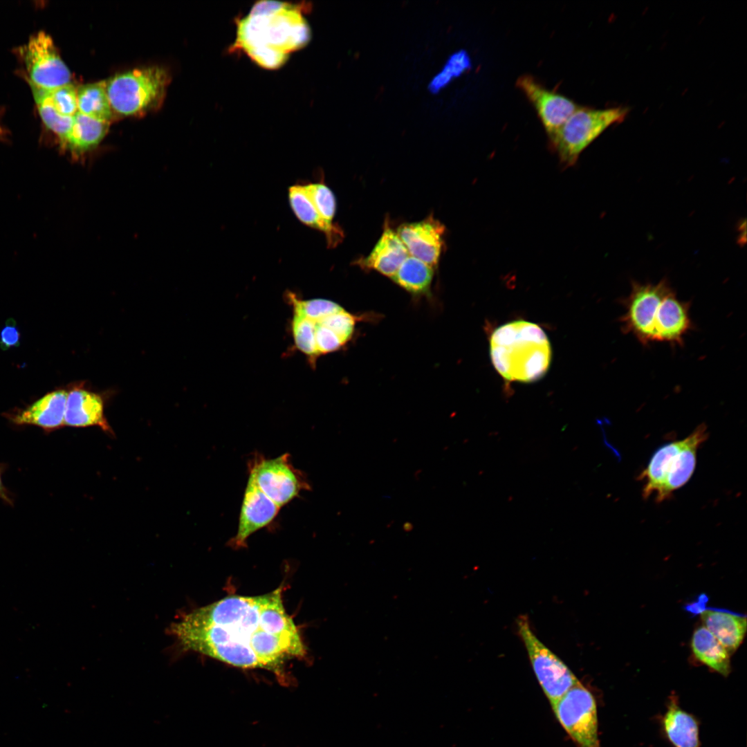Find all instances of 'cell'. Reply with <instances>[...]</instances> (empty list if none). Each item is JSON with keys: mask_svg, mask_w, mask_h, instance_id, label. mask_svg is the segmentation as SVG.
I'll list each match as a JSON object with an SVG mask.
<instances>
[{"mask_svg": "<svg viewBox=\"0 0 747 747\" xmlns=\"http://www.w3.org/2000/svg\"><path fill=\"white\" fill-rule=\"evenodd\" d=\"M708 436L707 426L702 423L686 438L659 448L639 475L644 483L643 497L654 495L657 501H663L684 486L694 470L697 450Z\"/></svg>", "mask_w": 747, "mask_h": 747, "instance_id": "cell-4", "label": "cell"}, {"mask_svg": "<svg viewBox=\"0 0 747 747\" xmlns=\"http://www.w3.org/2000/svg\"><path fill=\"white\" fill-rule=\"evenodd\" d=\"M452 80L446 73L440 71L430 82L428 88L432 93H437L447 86Z\"/></svg>", "mask_w": 747, "mask_h": 747, "instance_id": "cell-35", "label": "cell"}, {"mask_svg": "<svg viewBox=\"0 0 747 747\" xmlns=\"http://www.w3.org/2000/svg\"><path fill=\"white\" fill-rule=\"evenodd\" d=\"M23 55L29 83L46 90L71 83L70 71L45 32L39 31L29 39Z\"/></svg>", "mask_w": 747, "mask_h": 747, "instance_id": "cell-11", "label": "cell"}, {"mask_svg": "<svg viewBox=\"0 0 747 747\" xmlns=\"http://www.w3.org/2000/svg\"><path fill=\"white\" fill-rule=\"evenodd\" d=\"M629 295L621 300L625 313L620 317L621 330L633 334L643 344L652 342L653 322L658 307L663 298L672 290L663 278L656 284H641L632 281Z\"/></svg>", "mask_w": 747, "mask_h": 747, "instance_id": "cell-10", "label": "cell"}, {"mask_svg": "<svg viewBox=\"0 0 747 747\" xmlns=\"http://www.w3.org/2000/svg\"><path fill=\"white\" fill-rule=\"evenodd\" d=\"M444 232V225L430 216L421 221L402 224L396 233L409 255L434 268L441 253Z\"/></svg>", "mask_w": 747, "mask_h": 747, "instance_id": "cell-14", "label": "cell"}, {"mask_svg": "<svg viewBox=\"0 0 747 747\" xmlns=\"http://www.w3.org/2000/svg\"><path fill=\"white\" fill-rule=\"evenodd\" d=\"M516 86L535 108L548 137L580 107L570 98L548 89L531 75H521Z\"/></svg>", "mask_w": 747, "mask_h": 747, "instance_id": "cell-12", "label": "cell"}, {"mask_svg": "<svg viewBox=\"0 0 747 747\" xmlns=\"http://www.w3.org/2000/svg\"><path fill=\"white\" fill-rule=\"evenodd\" d=\"M661 725L664 736L674 747H700L698 721L680 707L675 694L669 698Z\"/></svg>", "mask_w": 747, "mask_h": 747, "instance_id": "cell-18", "label": "cell"}, {"mask_svg": "<svg viewBox=\"0 0 747 747\" xmlns=\"http://www.w3.org/2000/svg\"><path fill=\"white\" fill-rule=\"evenodd\" d=\"M290 205L297 218L306 225L323 232L329 246H335L343 238L340 228L329 224L319 215L308 196L303 184L292 185L288 189Z\"/></svg>", "mask_w": 747, "mask_h": 747, "instance_id": "cell-21", "label": "cell"}, {"mask_svg": "<svg viewBox=\"0 0 747 747\" xmlns=\"http://www.w3.org/2000/svg\"><path fill=\"white\" fill-rule=\"evenodd\" d=\"M77 88L69 83L51 90L44 89V91L57 111L64 116H73L77 112Z\"/></svg>", "mask_w": 747, "mask_h": 747, "instance_id": "cell-30", "label": "cell"}, {"mask_svg": "<svg viewBox=\"0 0 747 747\" xmlns=\"http://www.w3.org/2000/svg\"><path fill=\"white\" fill-rule=\"evenodd\" d=\"M249 477L279 508L297 497L311 486L304 474L292 464L290 454L274 459L255 454L248 464Z\"/></svg>", "mask_w": 747, "mask_h": 747, "instance_id": "cell-8", "label": "cell"}, {"mask_svg": "<svg viewBox=\"0 0 747 747\" xmlns=\"http://www.w3.org/2000/svg\"><path fill=\"white\" fill-rule=\"evenodd\" d=\"M1 133H2V129H1V128L0 127V135L1 134Z\"/></svg>", "mask_w": 747, "mask_h": 747, "instance_id": "cell-37", "label": "cell"}, {"mask_svg": "<svg viewBox=\"0 0 747 747\" xmlns=\"http://www.w3.org/2000/svg\"><path fill=\"white\" fill-rule=\"evenodd\" d=\"M433 268L409 255L391 277L395 283L414 294L425 293L430 288Z\"/></svg>", "mask_w": 747, "mask_h": 747, "instance_id": "cell-25", "label": "cell"}, {"mask_svg": "<svg viewBox=\"0 0 747 747\" xmlns=\"http://www.w3.org/2000/svg\"><path fill=\"white\" fill-rule=\"evenodd\" d=\"M629 109H594L580 107L553 134L549 144L565 166L573 165L581 152L610 126L622 122Z\"/></svg>", "mask_w": 747, "mask_h": 747, "instance_id": "cell-5", "label": "cell"}, {"mask_svg": "<svg viewBox=\"0 0 747 747\" xmlns=\"http://www.w3.org/2000/svg\"><path fill=\"white\" fill-rule=\"evenodd\" d=\"M303 185L320 217L327 223L333 224L336 201L332 191L322 182L308 183Z\"/></svg>", "mask_w": 747, "mask_h": 747, "instance_id": "cell-28", "label": "cell"}, {"mask_svg": "<svg viewBox=\"0 0 747 747\" xmlns=\"http://www.w3.org/2000/svg\"><path fill=\"white\" fill-rule=\"evenodd\" d=\"M109 122L100 121L77 112L66 145V149L80 156L95 148L107 134Z\"/></svg>", "mask_w": 747, "mask_h": 747, "instance_id": "cell-22", "label": "cell"}, {"mask_svg": "<svg viewBox=\"0 0 747 747\" xmlns=\"http://www.w3.org/2000/svg\"><path fill=\"white\" fill-rule=\"evenodd\" d=\"M0 498L8 503H11L10 497L8 496V493L3 485L1 480V469L0 468Z\"/></svg>", "mask_w": 747, "mask_h": 747, "instance_id": "cell-36", "label": "cell"}, {"mask_svg": "<svg viewBox=\"0 0 747 747\" xmlns=\"http://www.w3.org/2000/svg\"><path fill=\"white\" fill-rule=\"evenodd\" d=\"M291 327L297 348L308 356L311 360H314L318 356L315 339V322L293 314Z\"/></svg>", "mask_w": 747, "mask_h": 747, "instance_id": "cell-29", "label": "cell"}, {"mask_svg": "<svg viewBox=\"0 0 747 747\" xmlns=\"http://www.w3.org/2000/svg\"><path fill=\"white\" fill-rule=\"evenodd\" d=\"M315 323V339L318 356L336 351L344 344L331 330L318 322Z\"/></svg>", "mask_w": 747, "mask_h": 747, "instance_id": "cell-32", "label": "cell"}, {"mask_svg": "<svg viewBox=\"0 0 747 747\" xmlns=\"http://www.w3.org/2000/svg\"><path fill=\"white\" fill-rule=\"evenodd\" d=\"M286 299L293 306V314L318 322L343 308L337 303L324 299L302 300L295 293L288 291Z\"/></svg>", "mask_w": 747, "mask_h": 747, "instance_id": "cell-27", "label": "cell"}, {"mask_svg": "<svg viewBox=\"0 0 747 747\" xmlns=\"http://www.w3.org/2000/svg\"><path fill=\"white\" fill-rule=\"evenodd\" d=\"M30 85L43 122L48 129L57 135L61 144L64 147L72 127L73 116L59 113L50 104L43 89L30 83Z\"/></svg>", "mask_w": 747, "mask_h": 747, "instance_id": "cell-26", "label": "cell"}, {"mask_svg": "<svg viewBox=\"0 0 747 747\" xmlns=\"http://www.w3.org/2000/svg\"><path fill=\"white\" fill-rule=\"evenodd\" d=\"M701 619L704 627L730 653L741 645L746 631L745 616L720 610H703Z\"/></svg>", "mask_w": 747, "mask_h": 747, "instance_id": "cell-20", "label": "cell"}, {"mask_svg": "<svg viewBox=\"0 0 747 747\" xmlns=\"http://www.w3.org/2000/svg\"><path fill=\"white\" fill-rule=\"evenodd\" d=\"M306 6L262 1L237 22L232 50H242L258 66L277 69L290 55L306 45L311 29L304 17Z\"/></svg>", "mask_w": 747, "mask_h": 747, "instance_id": "cell-2", "label": "cell"}, {"mask_svg": "<svg viewBox=\"0 0 747 747\" xmlns=\"http://www.w3.org/2000/svg\"><path fill=\"white\" fill-rule=\"evenodd\" d=\"M68 391L58 389L50 391L23 409L6 414L16 425H32L45 430H54L64 425Z\"/></svg>", "mask_w": 747, "mask_h": 747, "instance_id": "cell-17", "label": "cell"}, {"mask_svg": "<svg viewBox=\"0 0 747 747\" xmlns=\"http://www.w3.org/2000/svg\"><path fill=\"white\" fill-rule=\"evenodd\" d=\"M77 111L95 120L109 122L113 113L106 84H86L77 90Z\"/></svg>", "mask_w": 747, "mask_h": 747, "instance_id": "cell-24", "label": "cell"}, {"mask_svg": "<svg viewBox=\"0 0 747 747\" xmlns=\"http://www.w3.org/2000/svg\"><path fill=\"white\" fill-rule=\"evenodd\" d=\"M167 82L164 68L149 66L118 74L105 84L112 109L130 116L155 105L165 93Z\"/></svg>", "mask_w": 747, "mask_h": 747, "instance_id": "cell-6", "label": "cell"}, {"mask_svg": "<svg viewBox=\"0 0 747 747\" xmlns=\"http://www.w3.org/2000/svg\"><path fill=\"white\" fill-rule=\"evenodd\" d=\"M560 723L578 747H599L594 697L580 681L552 706Z\"/></svg>", "mask_w": 747, "mask_h": 747, "instance_id": "cell-9", "label": "cell"}, {"mask_svg": "<svg viewBox=\"0 0 747 747\" xmlns=\"http://www.w3.org/2000/svg\"><path fill=\"white\" fill-rule=\"evenodd\" d=\"M169 631L182 649L241 668L279 673L287 661L306 654L282 587L261 596L225 597L182 616Z\"/></svg>", "mask_w": 747, "mask_h": 747, "instance_id": "cell-1", "label": "cell"}, {"mask_svg": "<svg viewBox=\"0 0 747 747\" xmlns=\"http://www.w3.org/2000/svg\"><path fill=\"white\" fill-rule=\"evenodd\" d=\"M492 364L511 382H529L542 378L551 360L548 339L536 324L513 321L496 329L490 340Z\"/></svg>", "mask_w": 747, "mask_h": 747, "instance_id": "cell-3", "label": "cell"}, {"mask_svg": "<svg viewBox=\"0 0 747 747\" xmlns=\"http://www.w3.org/2000/svg\"><path fill=\"white\" fill-rule=\"evenodd\" d=\"M315 322L331 330L344 344L351 338L354 331V317L344 309Z\"/></svg>", "mask_w": 747, "mask_h": 747, "instance_id": "cell-31", "label": "cell"}, {"mask_svg": "<svg viewBox=\"0 0 747 747\" xmlns=\"http://www.w3.org/2000/svg\"><path fill=\"white\" fill-rule=\"evenodd\" d=\"M20 344V333L12 319L6 321L5 326L0 332V347L3 350L18 347Z\"/></svg>", "mask_w": 747, "mask_h": 747, "instance_id": "cell-34", "label": "cell"}, {"mask_svg": "<svg viewBox=\"0 0 747 747\" xmlns=\"http://www.w3.org/2000/svg\"><path fill=\"white\" fill-rule=\"evenodd\" d=\"M64 425L75 427L97 426L112 433L104 414V398L91 391L82 383L72 386L68 391Z\"/></svg>", "mask_w": 747, "mask_h": 747, "instance_id": "cell-16", "label": "cell"}, {"mask_svg": "<svg viewBox=\"0 0 747 747\" xmlns=\"http://www.w3.org/2000/svg\"><path fill=\"white\" fill-rule=\"evenodd\" d=\"M279 509L248 477L239 514L238 529L229 544L234 548L244 547L248 537L269 525L277 517Z\"/></svg>", "mask_w": 747, "mask_h": 747, "instance_id": "cell-13", "label": "cell"}, {"mask_svg": "<svg viewBox=\"0 0 747 747\" xmlns=\"http://www.w3.org/2000/svg\"><path fill=\"white\" fill-rule=\"evenodd\" d=\"M692 650L696 659L710 669L724 676L730 674V654L704 626L694 630Z\"/></svg>", "mask_w": 747, "mask_h": 747, "instance_id": "cell-23", "label": "cell"}, {"mask_svg": "<svg viewBox=\"0 0 747 747\" xmlns=\"http://www.w3.org/2000/svg\"><path fill=\"white\" fill-rule=\"evenodd\" d=\"M516 625L535 676L553 706L579 681L562 660L539 640L526 615L519 616Z\"/></svg>", "mask_w": 747, "mask_h": 747, "instance_id": "cell-7", "label": "cell"}, {"mask_svg": "<svg viewBox=\"0 0 747 747\" xmlns=\"http://www.w3.org/2000/svg\"><path fill=\"white\" fill-rule=\"evenodd\" d=\"M470 67L471 60L468 53L465 50H461L450 56L442 71L453 78L459 77Z\"/></svg>", "mask_w": 747, "mask_h": 747, "instance_id": "cell-33", "label": "cell"}, {"mask_svg": "<svg viewBox=\"0 0 747 747\" xmlns=\"http://www.w3.org/2000/svg\"><path fill=\"white\" fill-rule=\"evenodd\" d=\"M409 256V252L398 234L387 226L368 256L358 264L364 268L375 270L391 277Z\"/></svg>", "mask_w": 747, "mask_h": 747, "instance_id": "cell-19", "label": "cell"}, {"mask_svg": "<svg viewBox=\"0 0 747 747\" xmlns=\"http://www.w3.org/2000/svg\"><path fill=\"white\" fill-rule=\"evenodd\" d=\"M690 302H683L671 290L662 300L653 322L652 342L683 344V338L693 329L690 317Z\"/></svg>", "mask_w": 747, "mask_h": 747, "instance_id": "cell-15", "label": "cell"}]
</instances>
